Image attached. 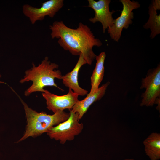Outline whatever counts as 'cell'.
<instances>
[{"label": "cell", "instance_id": "52a82bcc", "mask_svg": "<svg viewBox=\"0 0 160 160\" xmlns=\"http://www.w3.org/2000/svg\"><path fill=\"white\" fill-rule=\"evenodd\" d=\"M40 8L33 7L28 4L23 6V12L34 24L37 21H42L45 16L53 18L64 5L63 0H50L42 4Z\"/></svg>", "mask_w": 160, "mask_h": 160}, {"label": "cell", "instance_id": "30bf717a", "mask_svg": "<svg viewBox=\"0 0 160 160\" xmlns=\"http://www.w3.org/2000/svg\"><path fill=\"white\" fill-rule=\"evenodd\" d=\"M87 64L83 55H79L78 61L73 70L65 75L62 76V79L63 84L66 87L73 90L78 95H87L88 92L82 88L79 85L78 81V73L81 68Z\"/></svg>", "mask_w": 160, "mask_h": 160}, {"label": "cell", "instance_id": "277c9868", "mask_svg": "<svg viewBox=\"0 0 160 160\" xmlns=\"http://www.w3.org/2000/svg\"><path fill=\"white\" fill-rule=\"evenodd\" d=\"M69 113L70 116L66 120L52 127L47 132L51 139L59 140L62 144L67 141L73 140L83 129V123L79 122L78 114L71 110Z\"/></svg>", "mask_w": 160, "mask_h": 160}, {"label": "cell", "instance_id": "9c48e42d", "mask_svg": "<svg viewBox=\"0 0 160 160\" xmlns=\"http://www.w3.org/2000/svg\"><path fill=\"white\" fill-rule=\"evenodd\" d=\"M88 7L92 9L95 13L94 17L91 18L89 20L95 23L97 22H100L102 25L103 32H105L106 29L111 26L114 19L112 14L115 11H110L109 4L110 0H99L96 1L94 0H88Z\"/></svg>", "mask_w": 160, "mask_h": 160}, {"label": "cell", "instance_id": "9a60e30c", "mask_svg": "<svg viewBox=\"0 0 160 160\" xmlns=\"http://www.w3.org/2000/svg\"><path fill=\"white\" fill-rule=\"evenodd\" d=\"M123 160H135L134 159H129V158H127V159H126Z\"/></svg>", "mask_w": 160, "mask_h": 160}, {"label": "cell", "instance_id": "e0dca14e", "mask_svg": "<svg viewBox=\"0 0 160 160\" xmlns=\"http://www.w3.org/2000/svg\"><path fill=\"white\" fill-rule=\"evenodd\" d=\"M1 77V75L0 74V78Z\"/></svg>", "mask_w": 160, "mask_h": 160}, {"label": "cell", "instance_id": "3957f363", "mask_svg": "<svg viewBox=\"0 0 160 160\" xmlns=\"http://www.w3.org/2000/svg\"><path fill=\"white\" fill-rule=\"evenodd\" d=\"M19 97L23 105L27 125L23 136L18 142L29 137H35L47 133L52 127L66 120L70 116V113L64 111L57 112L53 115H48L44 112H38L29 107Z\"/></svg>", "mask_w": 160, "mask_h": 160}, {"label": "cell", "instance_id": "4fadbf2b", "mask_svg": "<svg viewBox=\"0 0 160 160\" xmlns=\"http://www.w3.org/2000/svg\"><path fill=\"white\" fill-rule=\"evenodd\" d=\"M106 55L104 52L97 56L95 66L91 77V88L90 92L87 95H90L96 92L101 82L104 73V63Z\"/></svg>", "mask_w": 160, "mask_h": 160}, {"label": "cell", "instance_id": "8fae6325", "mask_svg": "<svg viewBox=\"0 0 160 160\" xmlns=\"http://www.w3.org/2000/svg\"><path fill=\"white\" fill-rule=\"evenodd\" d=\"M110 82H108L99 87L97 91L90 95H87L84 99L78 100L72 109V111L77 113L79 120L86 113L89 107L94 102L100 99L105 94Z\"/></svg>", "mask_w": 160, "mask_h": 160}, {"label": "cell", "instance_id": "2e32d148", "mask_svg": "<svg viewBox=\"0 0 160 160\" xmlns=\"http://www.w3.org/2000/svg\"><path fill=\"white\" fill-rule=\"evenodd\" d=\"M4 82L0 81V83H3Z\"/></svg>", "mask_w": 160, "mask_h": 160}, {"label": "cell", "instance_id": "ba28073f", "mask_svg": "<svg viewBox=\"0 0 160 160\" xmlns=\"http://www.w3.org/2000/svg\"><path fill=\"white\" fill-rule=\"evenodd\" d=\"M42 95L46 100L47 108L54 113L65 109L71 110L79 100V95L70 89H69L68 93L64 95H56L47 90L43 92Z\"/></svg>", "mask_w": 160, "mask_h": 160}, {"label": "cell", "instance_id": "6da1fadb", "mask_svg": "<svg viewBox=\"0 0 160 160\" xmlns=\"http://www.w3.org/2000/svg\"><path fill=\"white\" fill-rule=\"evenodd\" d=\"M52 39H58V43L63 49L72 55L81 54L87 63L91 65L97 55L94 52V46L100 47L102 43L96 38L90 28L81 22L76 29L67 26L62 21H55L49 26Z\"/></svg>", "mask_w": 160, "mask_h": 160}, {"label": "cell", "instance_id": "8992f818", "mask_svg": "<svg viewBox=\"0 0 160 160\" xmlns=\"http://www.w3.org/2000/svg\"><path fill=\"white\" fill-rule=\"evenodd\" d=\"M145 88L142 94L141 106H152L160 96V65L149 70L146 76L142 80L140 89Z\"/></svg>", "mask_w": 160, "mask_h": 160}, {"label": "cell", "instance_id": "7c38bea8", "mask_svg": "<svg viewBox=\"0 0 160 160\" xmlns=\"http://www.w3.org/2000/svg\"><path fill=\"white\" fill-rule=\"evenodd\" d=\"M160 9V0L152 1L148 7V19L143 25L145 29L150 30V37L151 39L154 38L160 33V14L157 15V12Z\"/></svg>", "mask_w": 160, "mask_h": 160}, {"label": "cell", "instance_id": "5bb4252c", "mask_svg": "<svg viewBox=\"0 0 160 160\" xmlns=\"http://www.w3.org/2000/svg\"><path fill=\"white\" fill-rule=\"evenodd\" d=\"M146 155L151 160L160 159V134L151 133L143 141Z\"/></svg>", "mask_w": 160, "mask_h": 160}, {"label": "cell", "instance_id": "7a4b0ae2", "mask_svg": "<svg viewBox=\"0 0 160 160\" xmlns=\"http://www.w3.org/2000/svg\"><path fill=\"white\" fill-rule=\"evenodd\" d=\"M33 66L25 72V75L20 82L23 83L29 81L33 82L31 85L24 92V95L28 96L31 93L36 92H44V88L46 86H54L61 90H63L59 87L55 83V78L62 79L61 72L57 69L58 64L51 63L46 57L40 64L37 66L33 63Z\"/></svg>", "mask_w": 160, "mask_h": 160}, {"label": "cell", "instance_id": "5b68a950", "mask_svg": "<svg viewBox=\"0 0 160 160\" xmlns=\"http://www.w3.org/2000/svg\"><path fill=\"white\" fill-rule=\"evenodd\" d=\"M123 9L120 15L114 19L112 25L108 29V33L113 41L118 42L121 36L123 29H127L133 23L134 18L132 11L140 6L137 1L130 0H120Z\"/></svg>", "mask_w": 160, "mask_h": 160}]
</instances>
